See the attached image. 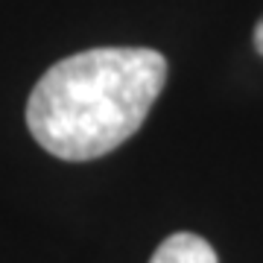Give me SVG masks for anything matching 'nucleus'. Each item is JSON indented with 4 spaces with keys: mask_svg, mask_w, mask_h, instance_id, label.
I'll use <instances>...</instances> for the list:
<instances>
[{
    "mask_svg": "<svg viewBox=\"0 0 263 263\" xmlns=\"http://www.w3.org/2000/svg\"><path fill=\"white\" fill-rule=\"evenodd\" d=\"M164 82L167 59L149 47H97L67 56L29 94V135L62 161H94L141 129Z\"/></svg>",
    "mask_w": 263,
    "mask_h": 263,
    "instance_id": "obj_1",
    "label": "nucleus"
},
{
    "mask_svg": "<svg viewBox=\"0 0 263 263\" xmlns=\"http://www.w3.org/2000/svg\"><path fill=\"white\" fill-rule=\"evenodd\" d=\"M149 263H219L216 252L211 249L208 240L190 231H179V234L167 237L164 243L152 252Z\"/></svg>",
    "mask_w": 263,
    "mask_h": 263,
    "instance_id": "obj_2",
    "label": "nucleus"
},
{
    "mask_svg": "<svg viewBox=\"0 0 263 263\" xmlns=\"http://www.w3.org/2000/svg\"><path fill=\"white\" fill-rule=\"evenodd\" d=\"M254 47H257V53L263 56V18L257 21V27H254Z\"/></svg>",
    "mask_w": 263,
    "mask_h": 263,
    "instance_id": "obj_3",
    "label": "nucleus"
}]
</instances>
